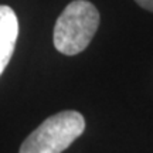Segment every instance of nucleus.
Wrapping results in <instances>:
<instances>
[{
  "instance_id": "nucleus-1",
  "label": "nucleus",
  "mask_w": 153,
  "mask_h": 153,
  "mask_svg": "<svg viewBox=\"0 0 153 153\" xmlns=\"http://www.w3.org/2000/svg\"><path fill=\"white\" fill-rule=\"evenodd\" d=\"M99 26V13L88 0H74L57 19L54 47L65 55H76L87 48Z\"/></svg>"
},
{
  "instance_id": "nucleus-2",
  "label": "nucleus",
  "mask_w": 153,
  "mask_h": 153,
  "mask_svg": "<svg viewBox=\"0 0 153 153\" xmlns=\"http://www.w3.org/2000/svg\"><path fill=\"white\" fill-rule=\"evenodd\" d=\"M85 131V119L76 111H61L44 120L23 142L19 153H62Z\"/></svg>"
},
{
  "instance_id": "nucleus-3",
  "label": "nucleus",
  "mask_w": 153,
  "mask_h": 153,
  "mask_svg": "<svg viewBox=\"0 0 153 153\" xmlns=\"http://www.w3.org/2000/svg\"><path fill=\"white\" fill-rule=\"evenodd\" d=\"M19 37V20L14 10L0 4V76L11 60Z\"/></svg>"
},
{
  "instance_id": "nucleus-4",
  "label": "nucleus",
  "mask_w": 153,
  "mask_h": 153,
  "mask_svg": "<svg viewBox=\"0 0 153 153\" xmlns=\"http://www.w3.org/2000/svg\"><path fill=\"white\" fill-rule=\"evenodd\" d=\"M135 1L140 7H143V9H146V10L153 13V0H135Z\"/></svg>"
}]
</instances>
